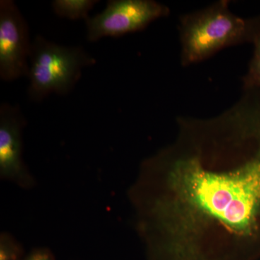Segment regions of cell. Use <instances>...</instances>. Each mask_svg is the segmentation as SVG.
<instances>
[{"instance_id": "cell-1", "label": "cell", "mask_w": 260, "mask_h": 260, "mask_svg": "<svg viewBox=\"0 0 260 260\" xmlns=\"http://www.w3.org/2000/svg\"><path fill=\"white\" fill-rule=\"evenodd\" d=\"M153 260L260 259V90L230 109L178 119L133 191Z\"/></svg>"}, {"instance_id": "cell-2", "label": "cell", "mask_w": 260, "mask_h": 260, "mask_svg": "<svg viewBox=\"0 0 260 260\" xmlns=\"http://www.w3.org/2000/svg\"><path fill=\"white\" fill-rule=\"evenodd\" d=\"M181 62L186 67L208 59L232 46L251 43L252 18L233 13L229 2L221 0L179 19Z\"/></svg>"}, {"instance_id": "cell-4", "label": "cell", "mask_w": 260, "mask_h": 260, "mask_svg": "<svg viewBox=\"0 0 260 260\" xmlns=\"http://www.w3.org/2000/svg\"><path fill=\"white\" fill-rule=\"evenodd\" d=\"M169 13L167 6L153 0H110L102 12L85 20L87 39L94 42L139 31Z\"/></svg>"}, {"instance_id": "cell-7", "label": "cell", "mask_w": 260, "mask_h": 260, "mask_svg": "<svg viewBox=\"0 0 260 260\" xmlns=\"http://www.w3.org/2000/svg\"><path fill=\"white\" fill-rule=\"evenodd\" d=\"M253 34L251 43L254 53L247 73L243 78L244 90H260V15L252 18Z\"/></svg>"}, {"instance_id": "cell-5", "label": "cell", "mask_w": 260, "mask_h": 260, "mask_svg": "<svg viewBox=\"0 0 260 260\" xmlns=\"http://www.w3.org/2000/svg\"><path fill=\"white\" fill-rule=\"evenodd\" d=\"M28 24L12 0L0 1V78L13 81L28 77L31 53Z\"/></svg>"}, {"instance_id": "cell-9", "label": "cell", "mask_w": 260, "mask_h": 260, "mask_svg": "<svg viewBox=\"0 0 260 260\" xmlns=\"http://www.w3.org/2000/svg\"><path fill=\"white\" fill-rule=\"evenodd\" d=\"M18 249L8 236L2 235L0 240V260H16Z\"/></svg>"}, {"instance_id": "cell-3", "label": "cell", "mask_w": 260, "mask_h": 260, "mask_svg": "<svg viewBox=\"0 0 260 260\" xmlns=\"http://www.w3.org/2000/svg\"><path fill=\"white\" fill-rule=\"evenodd\" d=\"M95 63L96 59L83 47L60 45L36 36L27 77L29 97L39 102L52 93L68 95L79 81L83 70Z\"/></svg>"}, {"instance_id": "cell-10", "label": "cell", "mask_w": 260, "mask_h": 260, "mask_svg": "<svg viewBox=\"0 0 260 260\" xmlns=\"http://www.w3.org/2000/svg\"><path fill=\"white\" fill-rule=\"evenodd\" d=\"M25 260H51V258L45 251H37L32 253Z\"/></svg>"}, {"instance_id": "cell-8", "label": "cell", "mask_w": 260, "mask_h": 260, "mask_svg": "<svg viewBox=\"0 0 260 260\" xmlns=\"http://www.w3.org/2000/svg\"><path fill=\"white\" fill-rule=\"evenodd\" d=\"M99 3L96 0H54L52 9L58 16L69 20H87L89 13Z\"/></svg>"}, {"instance_id": "cell-6", "label": "cell", "mask_w": 260, "mask_h": 260, "mask_svg": "<svg viewBox=\"0 0 260 260\" xmlns=\"http://www.w3.org/2000/svg\"><path fill=\"white\" fill-rule=\"evenodd\" d=\"M25 119L20 107L3 103L0 107V176L19 185H31L22 158V130Z\"/></svg>"}]
</instances>
